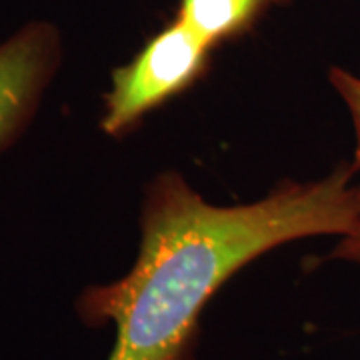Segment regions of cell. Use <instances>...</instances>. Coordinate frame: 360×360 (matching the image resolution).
I'll return each instance as SVG.
<instances>
[{
    "mask_svg": "<svg viewBox=\"0 0 360 360\" xmlns=\"http://www.w3.org/2000/svg\"><path fill=\"white\" fill-rule=\"evenodd\" d=\"M360 224L356 170L286 182L252 205L214 206L176 172L148 186L141 255L129 274L92 286L80 302L90 324L115 322L108 360H186L200 312L250 260L288 240L342 234Z\"/></svg>",
    "mask_w": 360,
    "mask_h": 360,
    "instance_id": "1",
    "label": "cell"
},
{
    "mask_svg": "<svg viewBox=\"0 0 360 360\" xmlns=\"http://www.w3.org/2000/svg\"><path fill=\"white\" fill-rule=\"evenodd\" d=\"M212 44L174 18L148 40L129 65L112 72L106 94L103 130L118 136L141 122L144 115L193 86L206 72Z\"/></svg>",
    "mask_w": 360,
    "mask_h": 360,
    "instance_id": "2",
    "label": "cell"
},
{
    "mask_svg": "<svg viewBox=\"0 0 360 360\" xmlns=\"http://www.w3.org/2000/svg\"><path fill=\"white\" fill-rule=\"evenodd\" d=\"M60 60V37L49 22H28L0 44V150L32 116Z\"/></svg>",
    "mask_w": 360,
    "mask_h": 360,
    "instance_id": "3",
    "label": "cell"
},
{
    "mask_svg": "<svg viewBox=\"0 0 360 360\" xmlns=\"http://www.w3.org/2000/svg\"><path fill=\"white\" fill-rule=\"evenodd\" d=\"M284 2L288 0H180L176 18L217 46L246 34L269 8Z\"/></svg>",
    "mask_w": 360,
    "mask_h": 360,
    "instance_id": "4",
    "label": "cell"
},
{
    "mask_svg": "<svg viewBox=\"0 0 360 360\" xmlns=\"http://www.w3.org/2000/svg\"><path fill=\"white\" fill-rule=\"evenodd\" d=\"M330 82L340 98L347 104L352 127H354V160L352 167L356 170V186L360 196V78L350 75L345 68H333L330 70Z\"/></svg>",
    "mask_w": 360,
    "mask_h": 360,
    "instance_id": "5",
    "label": "cell"
},
{
    "mask_svg": "<svg viewBox=\"0 0 360 360\" xmlns=\"http://www.w3.org/2000/svg\"><path fill=\"white\" fill-rule=\"evenodd\" d=\"M335 257L347 260H360V224L354 231L342 236V243L335 250Z\"/></svg>",
    "mask_w": 360,
    "mask_h": 360,
    "instance_id": "6",
    "label": "cell"
}]
</instances>
